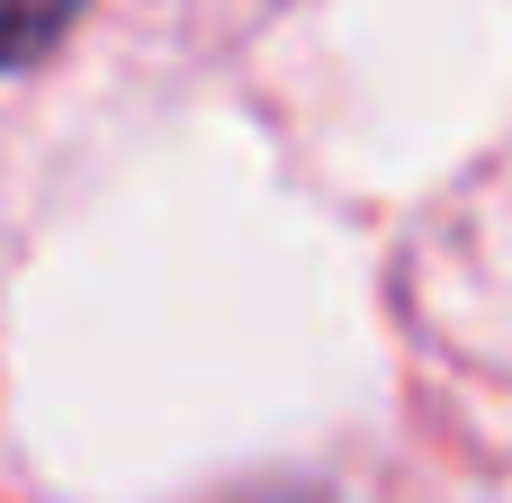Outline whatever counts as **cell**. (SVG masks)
Here are the masks:
<instances>
[{
	"label": "cell",
	"mask_w": 512,
	"mask_h": 503,
	"mask_svg": "<svg viewBox=\"0 0 512 503\" xmlns=\"http://www.w3.org/2000/svg\"><path fill=\"white\" fill-rule=\"evenodd\" d=\"M81 0H0V72H27L63 27H72Z\"/></svg>",
	"instance_id": "cell-1"
}]
</instances>
